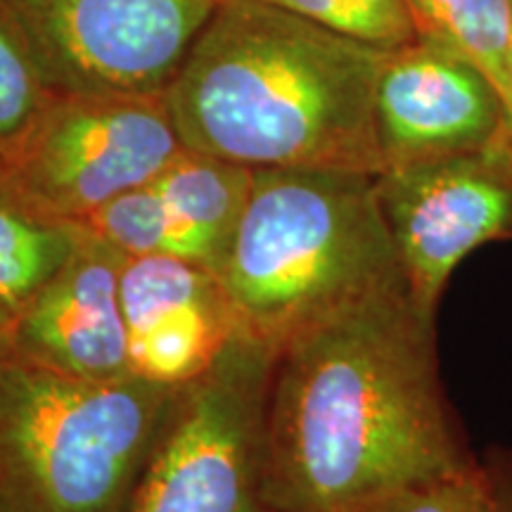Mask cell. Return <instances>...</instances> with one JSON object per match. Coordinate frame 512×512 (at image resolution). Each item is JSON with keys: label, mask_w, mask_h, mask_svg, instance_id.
<instances>
[{"label": "cell", "mask_w": 512, "mask_h": 512, "mask_svg": "<svg viewBox=\"0 0 512 512\" xmlns=\"http://www.w3.org/2000/svg\"><path fill=\"white\" fill-rule=\"evenodd\" d=\"M12 325H15V318L0 311V370L17 358L15 356V337H12Z\"/></svg>", "instance_id": "20"}, {"label": "cell", "mask_w": 512, "mask_h": 512, "mask_svg": "<svg viewBox=\"0 0 512 512\" xmlns=\"http://www.w3.org/2000/svg\"><path fill=\"white\" fill-rule=\"evenodd\" d=\"M221 0H0L48 93L164 95Z\"/></svg>", "instance_id": "7"}, {"label": "cell", "mask_w": 512, "mask_h": 512, "mask_svg": "<svg viewBox=\"0 0 512 512\" xmlns=\"http://www.w3.org/2000/svg\"><path fill=\"white\" fill-rule=\"evenodd\" d=\"M505 100L475 62L418 36L384 57L375 91L382 171L477 152L505 136Z\"/></svg>", "instance_id": "9"}, {"label": "cell", "mask_w": 512, "mask_h": 512, "mask_svg": "<svg viewBox=\"0 0 512 512\" xmlns=\"http://www.w3.org/2000/svg\"><path fill=\"white\" fill-rule=\"evenodd\" d=\"M482 465L489 479L491 512H512V453Z\"/></svg>", "instance_id": "19"}, {"label": "cell", "mask_w": 512, "mask_h": 512, "mask_svg": "<svg viewBox=\"0 0 512 512\" xmlns=\"http://www.w3.org/2000/svg\"><path fill=\"white\" fill-rule=\"evenodd\" d=\"M377 197L408 294L437 320L460 261L512 240V147L503 136L477 152L389 166L377 174Z\"/></svg>", "instance_id": "8"}, {"label": "cell", "mask_w": 512, "mask_h": 512, "mask_svg": "<svg viewBox=\"0 0 512 512\" xmlns=\"http://www.w3.org/2000/svg\"><path fill=\"white\" fill-rule=\"evenodd\" d=\"M275 351L238 330L207 373L181 387L126 512H271L264 418Z\"/></svg>", "instance_id": "5"}, {"label": "cell", "mask_w": 512, "mask_h": 512, "mask_svg": "<svg viewBox=\"0 0 512 512\" xmlns=\"http://www.w3.org/2000/svg\"><path fill=\"white\" fill-rule=\"evenodd\" d=\"M387 53L273 5L221 0L164 100L183 145L202 155L377 176L375 91Z\"/></svg>", "instance_id": "2"}, {"label": "cell", "mask_w": 512, "mask_h": 512, "mask_svg": "<svg viewBox=\"0 0 512 512\" xmlns=\"http://www.w3.org/2000/svg\"><path fill=\"white\" fill-rule=\"evenodd\" d=\"M119 297L131 373L157 384L197 380L240 330L219 275L178 256H126Z\"/></svg>", "instance_id": "10"}, {"label": "cell", "mask_w": 512, "mask_h": 512, "mask_svg": "<svg viewBox=\"0 0 512 512\" xmlns=\"http://www.w3.org/2000/svg\"><path fill=\"white\" fill-rule=\"evenodd\" d=\"M361 512H491L489 479L477 463L456 477L399 491Z\"/></svg>", "instance_id": "18"}, {"label": "cell", "mask_w": 512, "mask_h": 512, "mask_svg": "<svg viewBox=\"0 0 512 512\" xmlns=\"http://www.w3.org/2000/svg\"><path fill=\"white\" fill-rule=\"evenodd\" d=\"M46 95L27 46L0 8V147L29 124Z\"/></svg>", "instance_id": "17"}, {"label": "cell", "mask_w": 512, "mask_h": 512, "mask_svg": "<svg viewBox=\"0 0 512 512\" xmlns=\"http://www.w3.org/2000/svg\"><path fill=\"white\" fill-rule=\"evenodd\" d=\"M437 370V320L403 278L275 354L264 418L271 512H361L472 470Z\"/></svg>", "instance_id": "1"}, {"label": "cell", "mask_w": 512, "mask_h": 512, "mask_svg": "<svg viewBox=\"0 0 512 512\" xmlns=\"http://www.w3.org/2000/svg\"><path fill=\"white\" fill-rule=\"evenodd\" d=\"M81 226L128 259L157 254L178 256L174 223L152 181L114 197Z\"/></svg>", "instance_id": "15"}, {"label": "cell", "mask_w": 512, "mask_h": 512, "mask_svg": "<svg viewBox=\"0 0 512 512\" xmlns=\"http://www.w3.org/2000/svg\"><path fill=\"white\" fill-rule=\"evenodd\" d=\"M254 169L185 150L152 181L176 230L178 256L216 275L245 214Z\"/></svg>", "instance_id": "12"}, {"label": "cell", "mask_w": 512, "mask_h": 512, "mask_svg": "<svg viewBox=\"0 0 512 512\" xmlns=\"http://www.w3.org/2000/svg\"><path fill=\"white\" fill-rule=\"evenodd\" d=\"M508 121H505V140L512 147V24H510V48H508Z\"/></svg>", "instance_id": "21"}, {"label": "cell", "mask_w": 512, "mask_h": 512, "mask_svg": "<svg viewBox=\"0 0 512 512\" xmlns=\"http://www.w3.org/2000/svg\"><path fill=\"white\" fill-rule=\"evenodd\" d=\"M181 387L0 370V512H126Z\"/></svg>", "instance_id": "4"}, {"label": "cell", "mask_w": 512, "mask_h": 512, "mask_svg": "<svg viewBox=\"0 0 512 512\" xmlns=\"http://www.w3.org/2000/svg\"><path fill=\"white\" fill-rule=\"evenodd\" d=\"M86 238L81 223L60 221L24 200L0 171V311L15 318Z\"/></svg>", "instance_id": "13"}, {"label": "cell", "mask_w": 512, "mask_h": 512, "mask_svg": "<svg viewBox=\"0 0 512 512\" xmlns=\"http://www.w3.org/2000/svg\"><path fill=\"white\" fill-rule=\"evenodd\" d=\"M185 150L164 95L48 93L0 147V171L43 214L83 223Z\"/></svg>", "instance_id": "6"}, {"label": "cell", "mask_w": 512, "mask_h": 512, "mask_svg": "<svg viewBox=\"0 0 512 512\" xmlns=\"http://www.w3.org/2000/svg\"><path fill=\"white\" fill-rule=\"evenodd\" d=\"M406 5L418 36L444 43L475 62L508 105L512 0H406Z\"/></svg>", "instance_id": "14"}, {"label": "cell", "mask_w": 512, "mask_h": 512, "mask_svg": "<svg viewBox=\"0 0 512 512\" xmlns=\"http://www.w3.org/2000/svg\"><path fill=\"white\" fill-rule=\"evenodd\" d=\"M382 50L418 38L406 0H256Z\"/></svg>", "instance_id": "16"}, {"label": "cell", "mask_w": 512, "mask_h": 512, "mask_svg": "<svg viewBox=\"0 0 512 512\" xmlns=\"http://www.w3.org/2000/svg\"><path fill=\"white\" fill-rule=\"evenodd\" d=\"M124 259L86 230L67 264L15 316L17 361L76 380L133 375L119 297Z\"/></svg>", "instance_id": "11"}, {"label": "cell", "mask_w": 512, "mask_h": 512, "mask_svg": "<svg viewBox=\"0 0 512 512\" xmlns=\"http://www.w3.org/2000/svg\"><path fill=\"white\" fill-rule=\"evenodd\" d=\"M240 328L275 354L299 332L403 278L377 176L349 169H254L219 273Z\"/></svg>", "instance_id": "3"}]
</instances>
